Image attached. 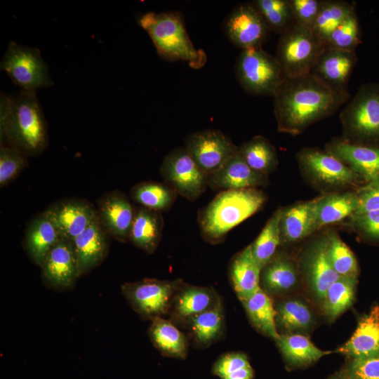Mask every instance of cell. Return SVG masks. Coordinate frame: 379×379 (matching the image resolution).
<instances>
[{
	"label": "cell",
	"mask_w": 379,
	"mask_h": 379,
	"mask_svg": "<svg viewBox=\"0 0 379 379\" xmlns=\"http://www.w3.org/2000/svg\"><path fill=\"white\" fill-rule=\"evenodd\" d=\"M273 97L278 131L298 135L313 123L334 114L350 95L348 91L329 87L310 73L286 77Z\"/></svg>",
	"instance_id": "obj_1"
},
{
	"label": "cell",
	"mask_w": 379,
	"mask_h": 379,
	"mask_svg": "<svg viewBox=\"0 0 379 379\" xmlns=\"http://www.w3.org/2000/svg\"><path fill=\"white\" fill-rule=\"evenodd\" d=\"M0 133L1 144L15 147L27 157L44 152L48 134L36 91L21 90L13 96L1 94Z\"/></svg>",
	"instance_id": "obj_2"
},
{
	"label": "cell",
	"mask_w": 379,
	"mask_h": 379,
	"mask_svg": "<svg viewBox=\"0 0 379 379\" xmlns=\"http://www.w3.org/2000/svg\"><path fill=\"white\" fill-rule=\"evenodd\" d=\"M266 199L257 188L220 191L199 212L201 237L213 244L222 242L232 229L259 211Z\"/></svg>",
	"instance_id": "obj_3"
},
{
	"label": "cell",
	"mask_w": 379,
	"mask_h": 379,
	"mask_svg": "<svg viewBox=\"0 0 379 379\" xmlns=\"http://www.w3.org/2000/svg\"><path fill=\"white\" fill-rule=\"evenodd\" d=\"M138 24L149 34L163 59L187 61L194 67L205 61L204 53L196 49L190 40L178 12H148L138 19Z\"/></svg>",
	"instance_id": "obj_4"
},
{
	"label": "cell",
	"mask_w": 379,
	"mask_h": 379,
	"mask_svg": "<svg viewBox=\"0 0 379 379\" xmlns=\"http://www.w3.org/2000/svg\"><path fill=\"white\" fill-rule=\"evenodd\" d=\"M346 139L352 142L379 145V84L368 83L340 114Z\"/></svg>",
	"instance_id": "obj_5"
},
{
	"label": "cell",
	"mask_w": 379,
	"mask_h": 379,
	"mask_svg": "<svg viewBox=\"0 0 379 379\" xmlns=\"http://www.w3.org/2000/svg\"><path fill=\"white\" fill-rule=\"evenodd\" d=\"M325 48L311 29L295 22L280 35L275 58L286 77H296L311 73Z\"/></svg>",
	"instance_id": "obj_6"
},
{
	"label": "cell",
	"mask_w": 379,
	"mask_h": 379,
	"mask_svg": "<svg viewBox=\"0 0 379 379\" xmlns=\"http://www.w3.org/2000/svg\"><path fill=\"white\" fill-rule=\"evenodd\" d=\"M235 73L242 88L254 95L274 96L286 78L276 58L262 47L242 50Z\"/></svg>",
	"instance_id": "obj_7"
},
{
	"label": "cell",
	"mask_w": 379,
	"mask_h": 379,
	"mask_svg": "<svg viewBox=\"0 0 379 379\" xmlns=\"http://www.w3.org/2000/svg\"><path fill=\"white\" fill-rule=\"evenodd\" d=\"M182 284L180 280L144 279L125 283L121 289L128 304L141 318L152 320L168 312Z\"/></svg>",
	"instance_id": "obj_8"
},
{
	"label": "cell",
	"mask_w": 379,
	"mask_h": 379,
	"mask_svg": "<svg viewBox=\"0 0 379 379\" xmlns=\"http://www.w3.org/2000/svg\"><path fill=\"white\" fill-rule=\"evenodd\" d=\"M1 69L22 91H36L53 85L47 65L36 48L11 41L1 62Z\"/></svg>",
	"instance_id": "obj_9"
},
{
	"label": "cell",
	"mask_w": 379,
	"mask_h": 379,
	"mask_svg": "<svg viewBox=\"0 0 379 379\" xmlns=\"http://www.w3.org/2000/svg\"><path fill=\"white\" fill-rule=\"evenodd\" d=\"M160 174L164 182L189 201L197 200L208 187L206 175L185 147L174 149L164 157Z\"/></svg>",
	"instance_id": "obj_10"
},
{
	"label": "cell",
	"mask_w": 379,
	"mask_h": 379,
	"mask_svg": "<svg viewBox=\"0 0 379 379\" xmlns=\"http://www.w3.org/2000/svg\"><path fill=\"white\" fill-rule=\"evenodd\" d=\"M185 148L207 176L218 170L238 152L230 138L217 129H205L190 134Z\"/></svg>",
	"instance_id": "obj_11"
},
{
	"label": "cell",
	"mask_w": 379,
	"mask_h": 379,
	"mask_svg": "<svg viewBox=\"0 0 379 379\" xmlns=\"http://www.w3.org/2000/svg\"><path fill=\"white\" fill-rule=\"evenodd\" d=\"M300 167L314 183L325 187L353 185L361 178L337 157L316 148L302 149L298 154Z\"/></svg>",
	"instance_id": "obj_12"
},
{
	"label": "cell",
	"mask_w": 379,
	"mask_h": 379,
	"mask_svg": "<svg viewBox=\"0 0 379 379\" xmlns=\"http://www.w3.org/2000/svg\"><path fill=\"white\" fill-rule=\"evenodd\" d=\"M224 31L234 45L246 50L261 48L270 30L253 4L243 3L225 18Z\"/></svg>",
	"instance_id": "obj_13"
},
{
	"label": "cell",
	"mask_w": 379,
	"mask_h": 379,
	"mask_svg": "<svg viewBox=\"0 0 379 379\" xmlns=\"http://www.w3.org/2000/svg\"><path fill=\"white\" fill-rule=\"evenodd\" d=\"M135 207L122 192L113 190L103 194L97 202L96 215L102 230L120 242L129 241Z\"/></svg>",
	"instance_id": "obj_14"
},
{
	"label": "cell",
	"mask_w": 379,
	"mask_h": 379,
	"mask_svg": "<svg viewBox=\"0 0 379 379\" xmlns=\"http://www.w3.org/2000/svg\"><path fill=\"white\" fill-rule=\"evenodd\" d=\"M61 239L73 241L96 218V208L88 201L66 199L51 205L45 211Z\"/></svg>",
	"instance_id": "obj_15"
},
{
	"label": "cell",
	"mask_w": 379,
	"mask_h": 379,
	"mask_svg": "<svg viewBox=\"0 0 379 379\" xmlns=\"http://www.w3.org/2000/svg\"><path fill=\"white\" fill-rule=\"evenodd\" d=\"M326 151L366 182L379 180V145L355 142L343 138L328 143Z\"/></svg>",
	"instance_id": "obj_16"
},
{
	"label": "cell",
	"mask_w": 379,
	"mask_h": 379,
	"mask_svg": "<svg viewBox=\"0 0 379 379\" xmlns=\"http://www.w3.org/2000/svg\"><path fill=\"white\" fill-rule=\"evenodd\" d=\"M45 284L56 290L69 289L79 277L73 242L61 239L41 267Z\"/></svg>",
	"instance_id": "obj_17"
},
{
	"label": "cell",
	"mask_w": 379,
	"mask_h": 379,
	"mask_svg": "<svg viewBox=\"0 0 379 379\" xmlns=\"http://www.w3.org/2000/svg\"><path fill=\"white\" fill-rule=\"evenodd\" d=\"M208 187L213 190L257 188L268 184L267 175L253 170L239 151L218 170L206 176Z\"/></svg>",
	"instance_id": "obj_18"
},
{
	"label": "cell",
	"mask_w": 379,
	"mask_h": 379,
	"mask_svg": "<svg viewBox=\"0 0 379 379\" xmlns=\"http://www.w3.org/2000/svg\"><path fill=\"white\" fill-rule=\"evenodd\" d=\"M357 62L355 51H341L326 46L311 74L335 90L348 91L349 79Z\"/></svg>",
	"instance_id": "obj_19"
},
{
	"label": "cell",
	"mask_w": 379,
	"mask_h": 379,
	"mask_svg": "<svg viewBox=\"0 0 379 379\" xmlns=\"http://www.w3.org/2000/svg\"><path fill=\"white\" fill-rule=\"evenodd\" d=\"M109 236L95 220L74 241L79 277L98 266L106 258L109 248Z\"/></svg>",
	"instance_id": "obj_20"
},
{
	"label": "cell",
	"mask_w": 379,
	"mask_h": 379,
	"mask_svg": "<svg viewBox=\"0 0 379 379\" xmlns=\"http://www.w3.org/2000/svg\"><path fill=\"white\" fill-rule=\"evenodd\" d=\"M327 237L314 241L304 258L307 280L315 295L320 300L340 275L333 268L327 255Z\"/></svg>",
	"instance_id": "obj_21"
},
{
	"label": "cell",
	"mask_w": 379,
	"mask_h": 379,
	"mask_svg": "<svg viewBox=\"0 0 379 379\" xmlns=\"http://www.w3.org/2000/svg\"><path fill=\"white\" fill-rule=\"evenodd\" d=\"M336 351L352 359L379 354L378 305L361 319L352 336Z\"/></svg>",
	"instance_id": "obj_22"
},
{
	"label": "cell",
	"mask_w": 379,
	"mask_h": 379,
	"mask_svg": "<svg viewBox=\"0 0 379 379\" xmlns=\"http://www.w3.org/2000/svg\"><path fill=\"white\" fill-rule=\"evenodd\" d=\"M261 270V267L253 258L251 244L232 258L229 266V276L241 302L260 288Z\"/></svg>",
	"instance_id": "obj_23"
},
{
	"label": "cell",
	"mask_w": 379,
	"mask_h": 379,
	"mask_svg": "<svg viewBox=\"0 0 379 379\" xmlns=\"http://www.w3.org/2000/svg\"><path fill=\"white\" fill-rule=\"evenodd\" d=\"M60 239L55 227L44 211L27 227L24 248L30 259L41 267L48 254Z\"/></svg>",
	"instance_id": "obj_24"
},
{
	"label": "cell",
	"mask_w": 379,
	"mask_h": 379,
	"mask_svg": "<svg viewBox=\"0 0 379 379\" xmlns=\"http://www.w3.org/2000/svg\"><path fill=\"white\" fill-rule=\"evenodd\" d=\"M220 302L215 291L212 288L182 283L174 297L171 307L173 314L176 319L187 322L191 318L211 309Z\"/></svg>",
	"instance_id": "obj_25"
},
{
	"label": "cell",
	"mask_w": 379,
	"mask_h": 379,
	"mask_svg": "<svg viewBox=\"0 0 379 379\" xmlns=\"http://www.w3.org/2000/svg\"><path fill=\"white\" fill-rule=\"evenodd\" d=\"M163 228L161 212L142 206L135 207L129 241L143 251L152 253L161 241Z\"/></svg>",
	"instance_id": "obj_26"
},
{
	"label": "cell",
	"mask_w": 379,
	"mask_h": 379,
	"mask_svg": "<svg viewBox=\"0 0 379 379\" xmlns=\"http://www.w3.org/2000/svg\"><path fill=\"white\" fill-rule=\"evenodd\" d=\"M358 204V195L354 192L331 194L315 199V230L351 217L357 209Z\"/></svg>",
	"instance_id": "obj_27"
},
{
	"label": "cell",
	"mask_w": 379,
	"mask_h": 379,
	"mask_svg": "<svg viewBox=\"0 0 379 379\" xmlns=\"http://www.w3.org/2000/svg\"><path fill=\"white\" fill-rule=\"evenodd\" d=\"M315 199L283 209L280 221L281 241H298L315 231Z\"/></svg>",
	"instance_id": "obj_28"
},
{
	"label": "cell",
	"mask_w": 379,
	"mask_h": 379,
	"mask_svg": "<svg viewBox=\"0 0 379 379\" xmlns=\"http://www.w3.org/2000/svg\"><path fill=\"white\" fill-rule=\"evenodd\" d=\"M253 326L262 333L277 340V312L273 301L261 287L251 297L241 301Z\"/></svg>",
	"instance_id": "obj_29"
},
{
	"label": "cell",
	"mask_w": 379,
	"mask_h": 379,
	"mask_svg": "<svg viewBox=\"0 0 379 379\" xmlns=\"http://www.w3.org/2000/svg\"><path fill=\"white\" fill-rule=\"evenodd\" d=\"M151 321L149 333L154 347L166 356L185 357L187 343L184 334L170 321L162 317Z\"/></svg>",
	"instance_id": "obj_30"
},
{
	"label": "cell",
	"mask_w": 379,
	"mask_h": 379,
	"mask_svg": "<svg viewBox=\"0 0 379 379\" xmlns=\"http://www.w3.org/2000/svg\"><path fill=\"white\" fill-rule=\"evenodd\" d=\"M297 269L284 255H276L263 267L260 283L268 292L277 293L292 288L297 283Z\"/></svg>",
	"instance_id": "obj_31"
},
{
	"label": "cell",
	"mask_w": 379,
	"mask_h": 379,
	"mask_svg": "<svg viewBox=\"0 0 379 379\" xmlns=\"http://www.w3.org/2000/svg\"><path fill=\"white\" fill-rule=\"evenodd\" d=\"M276 342L288 364L295 366L309 365L331 352L319 350L307 337L298 333L280 335Z\"/></svg>",
	"instance_id": "obj_32"
},
{
	"label": "cell",
	"mask_w": 379,
	"mask_h": 379,
	"mask_svg": "<svg viewBox=\"0 0 379 379\" xmlns=\"http://www.w3.org/2000/svg\"><path fill=\"white\" fill-rule=\"evenodd\" d=\"M131 199L141 206L162 212L173 205L177 192L166 182L145 181L135 185L130 192Z\"/></svg>",
	"instance_id": "obj_33"
},
{
	"label": "cell",
	"mask_w": 379,
	"mask_h": 379,
	"mask_svg": "<svg viewBox=\"0 0 379 379\" xmlns=\"http://www.w3.org/2000/svg\"><path fill=\"white\" fill-rule=\"evenodd\" d=\"M186 323L199 347L211 345L221 337L224 331L225 318L221 303L191 318Z\"/></svg>",
	"instance_id": "obj_34"
},
{
	"label": "cell",
	"mask_w": 379,
	"mask_h": 379,
	"mask_svg": "<svg viewBox=\"0 0 379 379\" xmlns=\"http://www.w3.org/2000/svg\"><path fill=\"white\" fill-rule=\"evenodd\" d=\"M245 162L255 171L264 175L272 172L277 166L278 157L274 147L265 137L256 135L238 147Z\"/></svg>",
	"instance_id": "obj_35"
},
{
	"label": "cell",
	"mask_w": 379,
	"mask_h": 379,
	"mask_svg": "<svg viewBox=\"0 0 379 379\" xmlns=\"http://www.w3.org/2000/svg\"><path fill=\"white\" fill-rule=\"evenodd\" d=\"M353 4L345 1H323L312 31L324 44L331 33L352 13Z\"/></svg>",
	"instance_id": "obj_36"
},
{
	"label": "cell",
	"mask_w": 379,
	"mask_h": 379,
	"mask_svg": "<svg viewBox=\"0 0 379 379\" xmlns=\"http://www.w3.org/2000/svg\"><path fill=\"white\" fill-rule=\"evenodd\" d=\"M282 213L283 208L277 209L251 244L253 258L262 269L275 255L281 242L280 221Z\"/></svg>",
	"instance_id": "obj_37"
},
{
	"label": "cell",
	"mask_w": 379,
	"mask_h": 379,
	"mask_svg": "<svg viewBox=\"0 0 379 379\" xmlns=\"http://www.w3.org/2000/svg\"><path fill=\"white\" fill-rule=\"evenodd\" d=\"M357 280V277L340 276L328 288L323 299V308L330 319L336 318L351 305Z\"/></svg>",
	"instance_id": "obj_38"
},
{
	"label": "cell",
	"mask_w": 379,
	"mask_h": 379,
	"mask_svg": "<svg viewBox=\"0 0 379 379\" xmlns=\"http://www.w3.org/2000/svg\"><path fill=\"white\" fill-rule=\"evenodd\" d=\"M276 324L288 332L308 330L313 323L310 309L298 300L278 304L275 308Z\"/></svg>",
	"instance_id": "obj_39"
},
{
	"label": "cell",
	"mask_w": 379,
	"mask_h": 379,
	"mask_svg": "<svg viewBox=\"0 0 379 379\" xmlns=\"http://www.w3.org/2000/svg\"><path fill=\"white\" fill-rule=\"evenodd\" d=\"M251 3L270 31L281 35L295 23L289 0H254Z\"/></svg>",
	"instance_id": "obj_40"
},
{
	"label": "cell",
	"mask_w": 379,
	"mask_h": 379,
	"mask_svg": "<svg viewBox=\"0 0 379 379\" xmlns=\"http://www.w3.org/2000/svg\"><path fill=\"white\" fill-rule=\"evenodd\" d=\"M327 255L334 270L345 277H357V260L349 247L335 233L327 236Z\"/></svg>",
	"instance_id": "obj_41"
},
{
	"label": "cell",
	"mask_w": 379,
	"mask_h": 379,
	"mask_svg": "<svg viewBox=\"0 0 379 379\" xmlns=\"http://www.w3.org/2000/svg\"><path fill=\"white\" fill-rule=\"evenodd\" d=\"M360 41V25L354 11L331 33L325 45L334 49L355 51Z\"/></svg>",
	"instance_id": "obj_42"
},
{
	"label": "cell",
	"mask_w": 379,
	"mask_h": 379,
	"mask_svg": "<svg viewBox=\"0 0 379 379\" xmlns=\"http://www.w3.org/2000/svg\"><path fill=\"white\" fill-rule=\"evenodd\" d=\"M27 156L18 149L4 144L0 147V186L14 180L27 166Z\"/></svg>",
	"instance_id": "obj_43"
},
{
	"label": "cell",
	"mask_w": 379,
	"mask_h": 379,
	"mask_svg": "<svg viewBox=\"0 0 379 379\" xmlns=\"http://www.w3.org/2000/svg\"><path fill=\"white\" fill-rule=\"evenodd\" d=\"M322 0H289L295 23L312 29Z\"/></svg>",
	"instance_id": "obj_44"
},
{
	"label": "cell",
	"mask_w": 379,
	"mask_h": 379,
	"mask_svg": "<svg viewBox=\"0 0 379 379\" xmlns=\"http://www.w3.org/2000/svg\"><path fill=\"white\" fill-rule=\"evenodd\" d=\"M344 377L346 379H379V354L352 359Z\"/></svg>",
	"instance_id": "obj_45"
},
{
	"label": "cell",
	"mask_w": 379,
	"mask_h": 379,
	"mask_svg": "<svg viewBox=\"0 0 379 379\" xmlns=\"http://www.w3.org/2000/svg\"><path fill=\"white\" fill-rule=\"evenodd\" d=\"M359 204L351 218L379 210V180L368 182L357 192Z\"/></svg>",
	"instance_id": "obj_46"
},
{
	"label": "cell",
	"mask_w": 379,
	"mask_h": 379,
	"mask_svg": "<svg viewBox=\"0 0 379 379\" xmlns=\"http://www.w3.org/2000/svg\"><path fill=\"white\" fill-rule=\"evenodd\" d=\"M246 354L241 352H231L222 355L215 363L213 373L222 378L223 377L242 368L249 366Z\"/></svg>",
	"instance_id": "obj_47"
},
{
	"label": "cell",
	"mask_w": 379,
	"mask_h": 379,
	"mask_svg": "<svg viewBox=\"0 0 379 379\" xmlns=\"http://www.w3.org/2000/svg\"><path fill=\"white\" fill-rule=\"evenodd\" d=\"M352 222L366 236L379 241V210L351 218Z\"/></svg>",
	"instance_id": "obj_48"
},
{
	"label": "cell",
	"mask_w": 379,
	"mask_h": 379,
	"mask_svg": "<svg viewBox=\"0 0 379 379\" xmlns=\"http://www.w3.org/2000/svg\"><path fill=\"white\" fill-rule=\"evenodd\" d=\"M253 371L251 365L237 370L221 379H252Z\"/></svg>",
	"instance_id": "obj_49"
},
{
	"label": "cell",
	"mask_w": 379,
	"mask_h": 379,
	"mask_svg": "<svg viewBox=\"0 0 379 379\" xmlns=\"http://www.w3.org/2000/svg\"><path fill=\"white\" fill-rule=\"evenodd\" d=\"M333 379H346L344 376L341 377V378H333Z\"/></svg>",
	"instance_id": "obj_50"
}]
</instances>
